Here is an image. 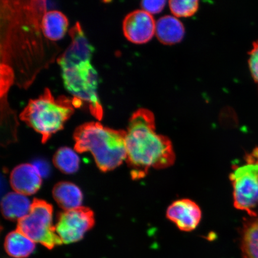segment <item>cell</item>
Listing matches in <instances>:
<instances>
[{
    "label": "cell",
    "mask_w": 258,
    "mask_h": 258,
    "mask_svg": "<svg viewBox=\"0 0 258 258\" xmlns=\"http://www.w3.org/2000/svg\"><path fill=\"white\" fill-rule=\"evenodd\" d=\"M125 160L134 180L143 178L151 169H165L175 163L172 143L157 133L154 116L147 109H138L130 118L125 131Z\"/></svg>",
    "instance_id": "1"
},
{
    "label": "cell",
    "mask_w": 258,
    "mask_h": 258,
    "mask_svg": "<svg viewBox=\"0 0 258 258\" xmlns=\"http://www.w3.org/2000/svg\"><path fill=\"white\" fill-rule=\"evenodd\" d=\"M76 152H90L102 172L117 168L126 159L125 131L104 126L98 122L80 125L74 134Z\"/></svg>",
    "instance_id": "2"
},
{
    "label": "cell",
    "mask_w": 258,
    "mask_h": 258,
    "mask_svg": "<svg viewBox=\"0 0 258 258\" xmlns=\"http://www.w3.org/2000/svg\"><path fill=\"white\" fill-rule=\"evenodd\" d=\"M82 102L64 96L54 98L50 90L46 89L38 98L30 100L21 113L20 118L42 137L45 143L63 127Z\"/></svg>",
    "instance_id": "3"
},
{
    "label": "cell",
    "mask_w": 258,
    "mask_h": 258,
    "mask_svg": "<svg viewBox=\"0 0 258 258\" xmlns=\"http://www.w3.org/2000/svg\"><path fill=\"white\" fill-rule=\"evenodd\" d=\"M64 88L73 98L89 105L92 114L98 120L103 117V108L98 94V74L91 60L83 61L61 67Z\"/></svg>",
    "instance_id": "4"
},
{
    "label": "cell",
    "mask_w": 258,
    "mask_h": 258,
    "mask_svg": "<svg viewBox=\"0 0 258 258\" xmlns=\"http://www.w3.org/2000/svg\"><path fill=\"white\" fill-rule=\"evenodd\" d=\"M52 216V206L41 200L34 199L28 214L18 221L16 230L35 243L52 249L63 243L53 225Z\"/></svg>",
    "instance_id": "5"
},
{
    "label": "cell",
    "mask_w": 258,
    "mask_h": 258,
    "mask_svg": "<svg viewBox=\"0 0 258 258\" xmlns=\"http://www.w3.org/2000/svg\"><path fill=\"white\" fill-rule=\"evenodd\" d=\"M243 165L235 166L230 175L234 207L255 216L258 206V147L245 158Z\"/></svg>",
    "instance_id": "6"
},
{
    "label": "cell",
    "mask_w": 258,
    "mask_h": 258,
    "mask_svg": "<svg viewBox=\"0 0 258 258\" xmlns=\"http://www.w3.org/2000/svg\"><path fill=\"white\" fill-rule=\"evenodd\" d=\"M95 223L94 213L89 208L81 206L60 213L55 230L63 243L70 244L82 240Z\"/></svg>",
    "instance_id": "7"
},
{
    "label": "cell",
    "mask_w": 258,
    "mask_h": 258,
    "mask_svg": "<svg viewBox=\"0 0 258 258\" xmlns=\"http://www.w3.org/2000/svg\"><path fill=\"white\" fill-rule=\"evenodd\" d=\"M156 26L153 15L143 9L137 10L125 16L122 30L131 43L142 44L148 43L156 35Z\"/></svg>",
    "instance_id": "8"
},
{
    "label": "cell",
    "mask_w": 258,
    "mask_h": 258,
    "mask_svg": "<svg viewBox=\"0 0 258 258\" xmlns=\"http://www.w3.org/2000/svg\"><path fill=\"white\" fill-rule=\"evenodd\" d=\"M167 219L173 222L179 230L185 232L195 230L201 222L202 211L191 200H177L167 208Z\"/></svg>",
    "instance_id": "9"
},
{
    "label": "cell",
    "mask_w": 258,
    "mask_h": 258,
    "mask_svg": "<svg viewBox=\"0 0 258 258\" xmlns=\"http://www.w3.org/2000/svg\"><path fill=\"white\" fill-rule=\"evenodd\" d=\"M70 35L72 43L57 60L60 67L91 60L95 48L89 43L78 22L71 29Z\"/></svg>",
    "instance_id": "10"
},
{
    "label": "cell",
    "mask_w": 258,
    "mask_h": 258,
    "mask_svg": "<svg viewBox=\"0 0 258 258\" xmlns=\"http://www.w3.org/2000/svg\"><path fill=\"white\" fill-rule=\"evenodd\" d=\"M10 182L15 192L30 196L40 188L41 176L33 164H22L12 170Z\"/></svg>",
    "instance_id": "11"
},
{
    "label": "cell",
    "mask_w": 258,
    "mask_h": 258,
    "mask_svg": "<svg viewBox=\"0 0 258 258\" xmlns=\"http://www.w3.org/2000/svg\"><path fill=\"white\" fill-rule=\"evenodd\" d=\"M184 34V27L175 16H164L156 22V35L161 43L167 45L179 43Z\"/></svg>",
    "instance_id": "12"
},
{
    "label": "cell",
    "mask_w": 258,
    "mask_h": 258,
    "mask_svg": "<svg viewBox=\"0 0 258 258\" xmlns=\"http://www.w3.org/2000/svg\"><path fill=\"white\" fill-rule=\"evenodd\" d=\"M31 204L27 196L16 192H10L2 200V214L8 220L18 221L28 214Z\"/></svg>",
    "instance_id": "13"
},
{
    "label": "cell",
    "mask_w": 258,
    "mask_h": 258,
    "mask_svg": "<svg viewBox=\"0 0 258 258\" xmlns=\"http://www.w3.org/2000/svg\"><path fill=\"white\" fill-rule=\"evenodd\" d=\"M69 19L62 12L50 11L45 13L41 21V29L45 37L57 41L64 36L69 27Z\"/></svg>",
    "instance_id": "14"
},
{
    "label": "cell",
    "mask_w": 258,
    "mask_h": 258,
    "mask_svg": "<svg viewBox=\"0 0 258 258\" xmlns=\"http://www.w3.org/2000/svg\"><path fill=\"white\" fill-rule=\"evenodd\" d=\"M53 196L56 202L64 211L81 207L83 194L78 186L70 182H60L54 185Z\"/></svg>",
    "instance_id": "15"
},
{
    "label": "cell",
    "mask_w": 258,
    "mask_h": 258,
    "mask_svg": "<svg viewBox=\"0 0 258 258\" xmlns=\"http://www.w3.org/2000/svg\"><path fill=\"white\" fill-rule=\"evenodd\" d=\"M5 249L10 256L26 258L34 252L35 243L21 232L16 230L6 236Z\"/></svg>",
    "instance_id": "16"
},
{
    "label": "cell",
    "mask_w": 258,
    "mask_h": 258,
    "mask_svg": "<svg viewBox=\"0 0 258 258\" xmlns=\"http://www.w3.org/2000/svg\"><path fill=\"white\" fill-rule=\"evenodd\" d=\"M240 247L243 258H258V217L244 225Z\"/></svg>",
    "instance_id": "17"
},
{
    "label": "cell",
    "mask_w": 258,
    "mask_h": 258,
    "mask_svg": "<svg viewBox=\"0 0 258 258\" xmlns=\"http://www.w3.org/2000/svg\"><path fill=\"white\" fill-rule=\"evenodd\" d=\"M53 161L54 166L64 173H74L79 169V157L69 147L59 148L54 154Z\"/></svg>",
    "instance_id": "18"
},
{
    "label": "cell",
    "mask_w": 258,
    "mask_h": 258,
    "mask_svg": "<svg viewBox=\"0 0 258 258\" xmlns=\"http://www.w3.org/2000/svg\"><path fill=\"white\" fill-rule=\"evenodd\" d=\"M169 6L173 16L177 18H188L198 11L199 3L197 0H172Z\"/></svg>",
    "instance_id": "19"
},
{
    "label": "cell",
    "mask_w": 258,
    "mask_h": 258,
    "mask_svg": "<svg viewBox=\"0 0 258 258\" xmlns=\"http://www.w3.org/2000/svg\"><path fill=\"white\" fill-rule=\"evenodd\" d=\"M249 66L251 76L258 83V40L253 44V48L249 52Z\"/></svg>",
    "instance_id": "20"
},
{
    "label": "cell",
    "mask_w": 258,
    "mask_h": 258,
    "mask_svg": "<svg viewBox=\"0 0 258 258\" xmlns=\"http://www.w3.org/2000/svg\"><path fill=\"white\" fill-rule=\"evenodd\" d=\"M166 4V1H143L141 3V7L143 11L153 15L162 11Z\"/></svg>",
    "instance_id": "21"
},
{
    "label": "cell",
    "mask_w": 258,
    "mask_h": 258,
    "mask_svg": "<svg viewBox=\"0 0 258 258\" xmlns=\"http://www.w3.org/2000/svg\"><path fill=\"white\" fill-rule=\"evenodd\" d=\"M34 166L36 168L38 173L40 174L41 177L47 175L48 172V167L46 163L44 162L43 161H37L35 162Z\"/></svg>",
    "instance_id": "22"
}]
</instances>
